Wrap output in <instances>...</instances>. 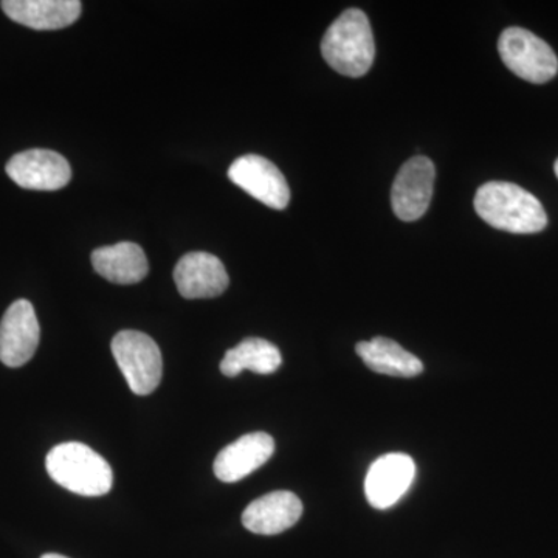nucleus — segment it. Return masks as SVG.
<instances>
[{
    "label": "nucleus",
    "instance_id": "f257e3e1",
    "mask_svg": "<svg viewBox=\"0 0 558 558\" xmlns=\"http://www.w3.org/2000/svg\"><path fill=\"white\" fill-rule=\"evenodd\" d=\"M475 209L494 229L515 234H534L548 226L542 202L510 182H487L476 191Z\"/></svg>",
    "mask_w": 558,
    "mask_h": 558
},
{
    "label": "nucleus",
    "instance_id": "20e7f679",
    "mask_svg": "<svg viewBox=\"0 0 558 558\" xmlns=\"http://www.w3.org/2000/svg\"><path fill=\"white\" fill-rule=\"evenodd\" d=\"M117 365L137 396L156 391L163 376V360L156 341L138 330H121L112 340Z\"/></svg>",
    "mask_w": 558,
    "mask_h": 558
},
{
    "label": "nucleus",
    "instance_id": "7ed1b4c3",
    "mask_svg": "<svg viewBox=\"0 0 558 558\" xmlns=\"http://www.w3.org/2000/svg\"><path fill=\"white\" fill-rule=\"evenodd\" d=\"M46 468L54 483L83 497H102L112 488L109 462L81 442L60 444L51 449Z\"/></svg>",
    "mask_w": 558,
    "mask_h": 558
},
{
    "label": "nucleus",
    "instance_id": "39448f33",
    "mask_svg": "<svg viewBox=\"0 0 558 558\" xmlns=\"http://www.w3.org/2000/svg\"><path fill=\"white\" fill-rule=\"evenodd\" d=\"M499 57L510 72L521 80L545 84L558 72L556 51L534 33L520 27H510L498 40Z\"/></svg>",
    "mask_w": 558,
    "mask_h": 558
},
{
    "label": "nucleus",
    "instance_id": "2eb2a0df",
    "mask_svg": "<svg viewBox=\"0 0 558 558\" xmlns=\"http://www.w3.org/2000/svg\"><path fill=\"white\" fill-rule=\"evenodd\" d=\"M92 264L98 275L116 284H135L149 271L145 252L134 242H119L95 250Z\"/></svg>",
    "mask_w": 558,
    "mask_h": 558
},
{
    "label": "nucleus",
    "instance_id": "9b49d317",
    "mask_svg": "<svg viewBox=\"0 0 558 558\" xmlns=\"http://www.w3.org/2000/svg\"><path fill=\"white\" fill-rule=\"evenodd\" d=\"M174 281L186 300L216 299L229 288V274L222 260L204 252H193L179 260Z\"/></svg>",
    "mask_w": 558,
    "mask_h": 558
},
{
    "label": "nucleus",
    "instance_id": "f03ea898",
    "mask_svg": "<svg viewBox=\"0 0 558 558\" xmlns=\"http://www.w3.org/2000/svg\"><path fill=\"white\" fill-rule=\"evenodd\" d=\"M322 53L340 75L349 78L366 75L376 57L368 16L359 9L341 13L323 36Z\"/></svg>",
    "mask_w": 558,
    "mask_h": 558
},
{
    "label": "nucleus",
    "instance_id": "1a4fd4ad",
    "mask_svg": "<svg viewBox=\"0 0 558 558\" xmlns=\"http://www.w3.org/2000/svg\"><path fill=\"white\" fill-rule=\"evenodd\" d=\"M7 174L21 189L57 191L72 179L69 161L50 149H31L16 154L7 163Z\"/></svg>",
    "mask_w": 558,
    "mask_h": 558
},
{
    "label": "nucleus",
    "instance_id": "a211bd4d",
    "mask_svg": "<svg viewBox=\"0 0 558 558\" xmlns=\"http://www.w3.org/2000/svg\"><path fill=\"white\" fill-rule=\"evenodd\" d=\"M40 558H69V557L61 556V554H46V556H43Z\"/></svg>",
    "mask_w": 558,
    "mask_h": 558
},
{
    "label": "nucleus",
    "instance_id": "6ab92c4d",
    "mask_svg": "<svg viewBox=\"0 0 558 558\" xmlns=\"http://www.w3.org/2000/svg\"><path fill=\"white\" fill-rule=\"evenodd\" d=\"M554 171H556V175H557V179H558V159L556 161V165H554Z\"/></svg>",
    "mask_w": 558,
    "mask_h": 558
},
{
    "label": "nucleus",
    "instance_id": "4468645a",
    "mask_svg": "<svg viewBox=\"0 0 558 558\" xmlns=\"http://www.w3.org/2000/svg\"><path fill=\"white\" fill-rule=\"evenodd\" d=\"M2 10L33 31H60L78 21L83 5L78 0H3Z\"/></svg>",
    "mask_w": 558,
    "mask_h": 558
},
{
    "label": "nucleus",
    "instance_id": "9d476101",
    "mask_svg": "<svg viewBox=\"0 0 558 558\" xmlns=\"http://www.w3.org/2000/svg\"><path fill=\"white\" fill-rule=\"evenodd\" d=\"M416 464L403 453L384 454L369 468L365 481V494L376 509L395 506L413 484Z\"/></svg>",
    "mask_w": 558,
    "mask_h": 558
},
{
    "label": "nucleus",
    "instance_id": "dca6fc26",
    "mask_svg": "<svg viewBox=\"0 0 558 558\" xmlns=\"http://www.w3.org/2000/svg\"><path fill=\"white\" fill-rule=\"evenodd\" d=\"M355 349H357V354L363 363L374 373L403 377V379H410V377H416L424 373V363L416 355L385 337L360 341Z\"/></svg>",
    "mask_w": 558,
    "mask_h": 558
},
{
    "label": "nucleus",
    "instance_id": "f8f14e48",
    "mask_svg": "<svg viewBox=\"0 0 558 558\" xmlns=\"http://www.w3.org/2000/svg\"><path fill=\"white\" fill-rule=\"evenodd\" d=\"M275 440L263 432L234 440L215 459V475L222 483H238L274 457Z\"/></svg>",
    "mask_w": 558,
    "mask_h": 558
},
{
    "label": "nucleus",
    "instance_id": "6e6552de",
    "mask_svg": "<svg viewBox=\"0 0 558 558\" xmlns=\"http://www.w3.org/2000/svg\"><path fill=\"white\" fill-rule=\"evenodd\" d=\"M39 337V322L31 301H14L0 322V362L9 368L31 362Z\"/></svg>",
    "mask_w": 558,
    "mask_h": 558
},
{
    "label": "nucleus",
    "instance_id": "423d86ee",
    "mask_svg": "<svg viewBox=\"0 0 558 558\" xmlns=\"http://www.w3.org/2000/svg\"><path fill=\"white\" fill-rule=\"evenodd\" d=\"M435 179V165L428 157L416 156L403 163L391 190L392 211L400 220L414 222L427 213Z\"/></svg>",
    "mask_w": 558,
    "mask_h": 558
},
{
    "label": "nucleus",
    "instance_id": "0eeeda50",
    "mask_svg": "<svg viewBox=\"0 0 558 558\" xmlns=\"http://www.w3.org/2000/svg\"><path fill=\"white\" fill-rule=\"evenodd\" d=\"M229 178L250 196L274 209H284L290 202L288 180L277 165L256 154H248L234 160Z\"/></svg>",
    "mask_w": 558,
    "mask_h": 558
},
{
    "label": "nucleus",
    "instance_id": "f3484780",
    "mask_svg": "<svg viewBox=\"0 0 558 558\" xmlns=\"http://www.w3.org/2000/svg\"><path fill=\"white\" fill-rule=\"evenodd\" d=\"M281 363V352L274 343L264 339H245L227 351L220 362V373L226 377H238L242 371L248 369L267 376L275 373Z\"/></svg>",
    "mask_w": 558,
    "mask_h": 558
},
{
    "label": "nucleus",
    "instance_id": "ddd939ff",
    "mask_svg": "<svg viewBox=\"0 0 558 558\" xmlns=\"http://www.w3.org/2000/svg\"><path fill=\"white\" fill-rule=\"evenodd\" d=\"M303 515V502L289 490L270 492L242 513V524L253 534L278 535L295 526Z\"/></svg>",
    "mask_w": 558,
    "mask_h": 558
}]
</instances>
